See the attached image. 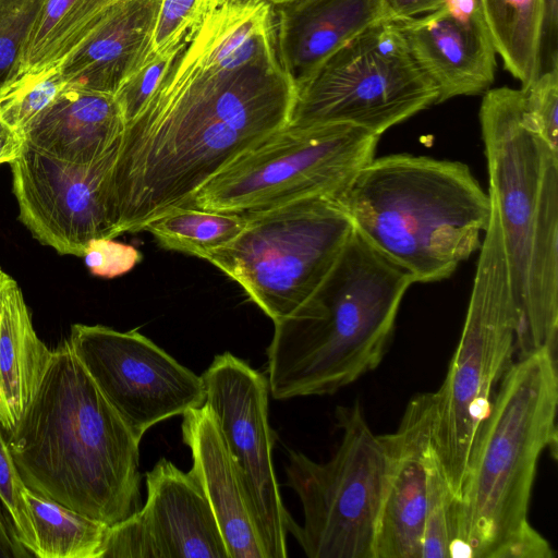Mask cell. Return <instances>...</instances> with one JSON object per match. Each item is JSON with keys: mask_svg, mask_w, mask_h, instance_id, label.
<instances>
[{"mask_svg": "<svg viewBox=\"0 0 558 558\" xmlns=\"http://www.w3.org/2000/svg\"><path fill=\"white\" fill-rule=\"evenodd\" d=\"M145 478V505L108 526L101 558H229L211 507L190 472L161 458Z\"/></svg>", "mask_w": 558, "mask_h": 558, "instance_id": "obj_15", "label": "cell"}, {"mask_svg": "<svg viewBox=\"0 0 558 558\" xmlns=\"http://www.w3.org/2000/svg\"><path fill=\"white\" fill-rule=\"evenodd\" d=\"M117 0H46L27 41L22 73L62 60Z\"/></svg>", "mask_w": 558, "mask_h": 558, "instance_id": "obj_25", "label": "cell"}, {"mask_svg": "<svg viewBox=\"0 0 558 558\" xmlns=\"http://www.w3.org/2000/svg\"><path fill=\"white\" fill-rule=\"evenodd\" d=\"M53 355L37 336L17 282L0 292V424L11 430L34 399Z\"/></svg>", "mask_w": 558, "mask_h": 558, "instance_id": "obj_22", "label": "cell"}, {"mask_svg": "<svg viewBox=\"0 0 558 558\" xmlns=\"http://www.w3.org/2000/svg\"><path fill=\"white\" fill-rule=\"evenodd\" d=\"M182 415V440L192 457L190 474L211 507L229 558H267L215 413L204 403Z\"/></svg>", "mask_w": 558, "mask_h": 558, "instance_id": "obj_19", "label": "cell"}, {"mask_svg": "<svg viewBox=\"0 0 558 558\" xmlns=\"http://www.w3.org/2000/svg\"><path fill=\"white\" fill-rule=\"evenodd\" d=\"M162 0H117L57 64L66 84L116 95L151 54Z\"/></svg>", "mask_w": 558, "mask_h": 558, "instance_id": "obj_18", "label": "cell"}, {"mask_svg": "<svg viewBox=\"0 0 558 558\" xmlns=\"http://www.w3.org/2000/svg\"><path fill=\"white\" fill-rule=\"evenodd\" d=\"M447 0H386L390 20L416 17L441 8Z\"/></svg>", "mask_w": 558, "mask_h": 558, "instance_id": "obj_37", "label": "cell"}, {"mask_svg": "<svg viewBox=\"0 0 558 558\" xmlns=\"http://www.w3.org/2000/svg\"><path fill=\"white\" fill-rule=\"evenodd\" d=\"M201 377L267 558H286L287 536L296 523L283 505L274 466L268 379L230 352L217 354Z\"/></svg>", "mask_w": 558, "mask_h": 558, "instance_id": "obj_13", "label": "cell"}, {"mask_svg": "<svg viewBox=\"0 0 558 558\" xmlns=\"http://www.w3.org/2000/svg\"><path fill=\"white\" fill-rule=\"evenodd\" d=\"M7 275H8V274H7V272H4V271L0 268V292H1V288H2V284H3V281H4V279H5V276H7Z\"/></svg>", "mask_w": 558, "mask_h": 558, "instance_id": "obj_39", "label": "cell"}, {"mask_svg": "<svg viewBox=\"0 0 558 558\" xmlns=\"http://www.w3.org/2000/svg\"><path fill=\"white\" fill-rule=\"evenodd\" d=\"M66 86L58 64L21 73L0 95V117L20 133Z\"/></svg>", "mask_w": 558, "mask_h": 558, "instance_id": "obj_27", "label": "cell"}, {"mask_svg": "<svg viewBox=\"0 0 558 558\" xmlns=\"http://www.w3.org/2000/svg\"><path fill=\"white\" fill-rule=\"evenodd\" d=\"M437 100V87L395 22L385 20L336 50L296 87L290 124H349L380 137Z\"/></svg>", "mask_w": 558, "mask_h": 558, "instance_id": "obj_11", "label": "cell"}, {"mask_svg": "<svg viewBox=\"0 0 558 558\" xmlns=\"http://www.w3.org/2000/svg\"><path fill=\"white\" fill-rule=\"evenodd\" d=\"M498 384L452 502L451 557L551 558L529 506L543 451L557 457V352L518 356Z\"/></svg>", "mask_w": 558, "mask_h": 558, "instance_id": "obj_3", "label": "cell"}, {"mask_svg": "<svg viewBox=\"0 0 558 558\" xmlns=\"http://www.w3.org/2000/svg\"><path fill=\"white\" fill-rule=\"evenodd\" d=\"M33 555L21 543L16 529L0 501V558H28Z\"/></svg>", "mask_w": 558, "mask_h": 558, "instance_id": "obj_36", "label": "cell"}, {"mask_svg": "<svg viewBox=\"0 0 558 558\" xmlns=\"http://www.w3.org/2000/svg\"><path fill=\"white\" fill-rule=\"evenodd\" d=\"M518 324L501 225L492 201L460 340L434 392L432 441L454 499L492 392L513 361Z\"/></svg>", "mask_w": 558, "mask_h": 558, "instance_id": "obj_7", "label": "cell"}, {"mask_svg": "<svg viewBox=\"0 0 558 558\" xmlns=\"http://www.w3.org/2000/svg\"><path fill=\"white\" fill-rule=\"evenodd\" d=\"M543 1L478 0L496 52L521 88L539 72Z\"/></svg>", "mask_w": 558, "mask_h": 558, "instance_id": "obj_23", "label": "cell"}, {"mask_svg": "<svg viewBox=\"0 0 558 558\" xmlns=\"http://www.w3.org/2000/svg\"><path fill=\"white\" fill-rule=\"evenodd\" d=\"M410 275L353 229L314 294L275 325L267 348L272 398L332 395L374 371L390 344Z\"/></svg>", "mask_w": 558, "mask_h": 558, "instance_id": "obj_4", "label": "cell"}, {"mask_svg": "<svg viewBox=\"0 0 558 558\" xmlns=\"http://www.w3.org/2000/svg\"><path fill=\"white\" fill-rule=\"evenodd\" d=\"M23 144L20 133L0 117V165L13 161L20 155Z\"/></svg>", "mask_w": 558, "mask_h": 558, "instance_id": "obj_38", "label": "cell"}, {"mask_svg": "<svg viewBox=\"0 0 558 558\" xmlns=\"http://www.w3.org/2000/svg\"><path fill=\"white\" fill-rule=\"evenodd\" d=\"M38 558H101L108 524L66 508L26 486L22 489Z\"/></svg>", "mask_w": 558, "mask_h": 558, "instance_id": "obj_24", "label": "cell"}, {"mask_svg": "<svg viewBox=\"0 0 558 558\" xmlns=\"http://www.w3.org/2000/svg\"><path fill=\"white\" fill-rule=\"evenodd\" d=\"M7 441L24 485L112 525L141 508L140 440L71 350L68 339Z\"/></svg>", "mask_w": 558, "mask_h": 558, "instance_id": "obj_2", "label": "cell"}, {"mask_svg": "<svg viewBox=\"0 0 558 558\" xmlns=\"http://www.w3.org/2000/svg\"><path fill=\"white\" fill-rule=\"evenodd\" d=\"M68 341L140 441L157 423L205 403L202 377L136 329L73 324Z\"/></svg>", "mask_w": 558, "mask_h": 558, "instance_id": "obj_12", "label": "cell"}, {"mask_svg": "<svg viewBox=\"0 0 558 558\" xmlns=\"http://www.w3.org/2000/svg\"><path fill=\"white\" fill-rule=\"evenodd\" d=\"M520 89L529 125L558 151V68L541 73Z\"/></svg>", "mask_w": 558, "mask_h": 558, "instance_id": "obj_30", "label": "cell"}, {"mask_svg": "<svg viewBox=\"0 0 558 558\" xmlns=\"http://www.w3.org/2000/svg\"><path fill=\"white\" fill-rule=\"evenodd\" d=\"M124 129L114 95L66 84L21 136L28 146L59 160L90 163L121 141Z\"/></svg>", "mask_w": 558, "mask_h": 558, "instance_id": "obj_21", "label": "cell"}, {"mask_svg": "<svg viewBox=\"0 0 558 558\" xmlns=\"http://www.w3.org/2000/svg\"><path fill=\"white\" fill-rule=\"evenodd\" d=\"M434 392L408 403L395 432L380 435L387 481L375 558H421L427 504V452L432 445Z\"/></svg>", "mask_w": 558, "mask_h": 558, "instance_id": "obj_17", "label": "cell"}, {"mask_svg": "<svg viewBox=\"0 0 558 558\" xmlns=\"http://www.w3.org/2000/svg\"><path fill=\"white\" fill-rule=\"evenodd\" d=\"M393 22L437 87V104L485 93L493 84L497 52L478 0H447L433 12Z\"/></svg>", "mask_w": 558, "mask_h": 558, "instance_id": "obj_16", "label": "cell"}, {"mask_svg": "<svg viewBox=\"0 0 558 558\" xmlns=\"http://www.w3.org/2000/svg\"><path fill=\"white\" fill-rule=\"evenodd\" d=\"M480 124L518 314L515 353L557 352L558 151L529 125L521 89H487Z\"/></svg>", "mask_w": 558, "mask_h": 558, "instance_id": "obj_5", "label": "cell"}, {"mask_svg": "<svg viewBox=\"0 0 558 558\" xmlns=\"http://www.w3.org/2000/svg\"><path fill=\"white\" fill-rule=\"evenodd\" d=\"M296 86L278 23L252 0H199L105 187L114 235L186 206L236 157L290 124Z\"/></svg>", "mask_w": 558, "mask_h": 558, "instance_id": "obj_1", "label": "cell"}, {"mask_svg": "<svg viewBox=\"0 0 558 558\" xmlns=\"http://www.w3.org/2000/svg\"><path fill=\"white\" fill-rule=\"evenodd\" d=\"M199 0H162L154 35V51L159 52L174 41L191 19Z\"/></svg>", "mask_w": 558, "mask_h": 558, "instance_id": "obj_34", "label": "cell"}, {"mask_svg": "<svg viewBox=\"0 0 558 558\" xmlns=\"http://www.w3.org/2000/svg\"><path fill=\"white\" fill-rule=\"evenodd\" d=\"M46 0H0V95L22 73L25 48Z\"/></svg>", "mask_w": 558, "mask_h": 558, "instance_id": "obj_29", "label": "cell"}, {"mask_svg": "<svg viewBox=\"0 0 558 558\" xmlns=\"http://www.w3.org/2000/svg\"><path fill=\"white\" fill-rule=\"evenodd\" d=\"M269 1L274 4H281V3H286V2H289L292 0H269Z\"/></svg>", "mask_w": 558, "mask_h": 558, "instance_id": "obj_40", "label": "cell"}, {"mask_svg": "<svg viewBox=\"0 0 558 558\" xmlns=\"http://www.w3.org/2000/svg\"><path fill=\"white\" fill-rule=\"evenodd\" d=\"M337 199L360 235L414 283L449 278L480 250L492 216L468 165L412 154L374 158Z\"/></svg>", "mask_w": 558, "mask_h": 558, "instance_id": "obj_6", "label": "cell"}, {"mask_svg": "<svg viewBox=\"0 0 558 558\" xmlns=\"http://www.w3.org/2000/svg\"><path fill=\"white\" fill-rule=\"evenodd\" d=\"M120 143L90 163L59 160L23 144L10 162L12 189L19 219L37 241L59 254L83 257L89 241L116 238L105 187Z\"/></svg>", "mask_w": 558, "mask_h": 558, "instance_id": "obj_14", "label": "cell"}, {"mask_svg": "<svg viewBox=\"0 0 558 558\" xmlns=\"http://www.w3.org/2000/svg\"><path fill=\"white\" fill-rule=\"evenodd\" d=\"M245 216L178 207L150 221V232L165 248L203 258L207 253L232 241L244 228Z\"/></svg>", "mask_w": 558, "mask_h": 558, "instance_id": "obj_26", "label": "cell"}, {"mask_svg": "<svg viewBox=\"0 0 558 558\" xmlns=\"http://www.w3.org/2000/svg\"><path fill=\"white\" fill-rule=\"evenodd\" d=\"M427 504L421 558H451L453 496L433 442L427 452Z\"/></svg>", "mask_w": 558, "mask_h": 558, "instance_id": "obj_28", "label": "cell"}, {"mask_svg": "<svg viewBox=\"0 0 558 558\" xmlns=\"http://www.w3.org/2000/svg\"><path fill=\"white\" fill-rule=\"evenodd\" d=\"M275 7L281 57L296 87L340 47L390 20L386 0H292Z\"/></svg>", "mask_w": 558, "mask_h": 558, "instance_id": "obj_20", "label": "cell"}, {"mask_svg": "<svg viewBox=\"0 0 558 558\" xmlns=\"http://www.w3.org/2000/svg\"><path fill=\"white\" fill-rule=\"evenodd\" d=\"M24 487L0 424V501L10 515L21 543L34 556L35 537L29 512L22 497Z\"/></svg>", "mask_w": 558, "mask_h": 558, "instance_id": "obj_31", "label": "cell"}, {"mask_svg": "<svg viewBox=\"0 0 558 558\" xmlns=\"http://www.w3.org/2000/svg\"><path fill=\"white\" fill-rule=\"evenodd\" d=\"M558 0H544L541 40H539V72L558 68Z\"/></svg>", "mask_w": 558, "mask_h": 558, "instance_id": "obj_35", "label": "cell"}, {"mask_svg": "<svg viewBox=\"0 0 558 558\" xmlns=\"http://www.w3.org/2000/svg\"><path fill=\"white\" fill-rule=\"evenodd\" d=\"M378 141L349 124H289L223 167L186 206L245 214L306 197H337L375 158Z\"/></svg>", "mask_w": 558, "mask_h": 558, "instance_id": "obj_9", "label": "cell"}, {"mask_svg": "<svg viewBox=\"0 0 558 558\" xmlns=\"http://www.w3.org/2000/svg\"><path fill=\"white\" fill-rule=\"evenodd\" d=\"M178 38L162 51L155 52L153 50L143 65L116 93L114 97L120 106L125 124L137 116L153 92L169 62Z\"/></svg>", "mask_w": 558, "mask_h": 558, "instance_id": "obj_32", "label": "cell"}, {"mask_svg": "<svg viewBox=\"0 0 558 558\" xmlns=\"http://www.w3.org/2000/svg\"><path fill=\"white\" fill-rule=\"evenodd\" d=\"M336 420L341 439L328 461L289 452L288 485L304 514L292 534L310 558H375L387 481L385 448L357 401L339 407Z\"/></svg>", "mask_w": 558, "mask_h": 558, "instance_id": "obj_10", "label": "cell"}, {"mask_svg": "<svg viewBox=\"0 0 558 558\" xmlns=\"http://www.w3.org/2000/svg\"><path fill=\"white\" fill-rule=\"evenodd\" d=\"M83 257L89 271L101 278L122 276L143 259L142 253L135 246L110 238L89 241Z\"/></svg>", "mask_w": 558, "mask_h": 558, "instance_id": "obj_33", "label": "cell"}, {"mask_svg": "<svg viewBox=\"0 0 558 558\" xmlns=\"http://www.w3.org/2000/svg\"><path fill=\"white\" fill-rule=\"evenodd\" d=\"M245 226L203 258L243 288L274 324L327 277L354 226L337 197H306L243 214Z\"/></svg>", "mask_w": 558, "mask_h": 558, "instance_id": "obj_8", "label": "cell"}]
</instances>
